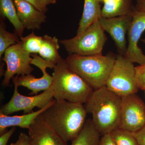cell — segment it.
Here are the masks:
<instances>
[{"label":"cell","instance_id":"6","mask_svg":"<svg viewBox=\"0 0 145 145\" xmlns=\"http://www.w3.org/2000/svg\"><path fill=\"white\" fill-rule=\"evenodd\" d=\"M105 86L121 97L137 93L139 88L133 63L123 55H117Z\"/></svg>","mask_w":145,"mask_h":145},{"label":"cell","instance_id":"28","mask_svg":"<svg viewBox=\"0 0 145 145\" xmlns=\"http://www.w3.org/2000/svg\"><path fill=\"white\" fill-rule=\"evenodd\" d=\"M99 145H116L114 144L110 133L102 135Z\"/></svg>","mask_w":145,"mask_h":145},{"label":"cell","instance_id":"14","mask_svg":"<svg viewBox=\"0 0 145 145\" xmlns=\"http://www.w3.org/2000/svg\"><path fill=\"white\" fill-rule=\"evenodd\" d=\"M18 17L25 29L36 30L41 28L42 24L46 21V16L24 0H13Z\"/></svg>","mask_w":145,"mask_h":145},{"label":"cell","instance_id":"18","mask_svg":"<svg viewBox=\"0 0 145 145\" xmlns=\"http://www.w3.org/2000/svg\"><path fill=\"white\" fill-rule=\"evenodd\" d=\"M0 14L1 18H7L13 25L19 37H23L25 28L18 17L13 0H0Z\"/></svg>","mask_w":145,"mask_h":145},{"label":"cell","instance_id":"17","mask_svg":"<svg viewBox=\"0 0 145 145\" xmlns=\"http://www.w3.org/2000/svg\"><path fill=\"white\" fill-rule=\"evenodd\" d=\"M102 8V17L111 18L131 14L134 6L132 0H119L114 1H106Z\"/></svg>","mask_w":145,"mask_h":145},{"label":"cell","instance_id":"23","mask_svg":"<svg viewBox=\"0 0 145 145\" xmlns=\"http://www.w3.org/2000/svg\"><path fill=\"white\" fill-rule=\"evenodd\" d=\"M116 145H139L133 133L118 128L110 133Z\"/></svg>","mask_w":145,"mask_h":145},{"label":"cell","instance_id":"34","mask_svg":"<svg viewBox=\"0 0 145 145\" xmlns=\"http://www.w3.org/2000/svg\"><path fill=\"white\" fill-rule=\"evenodd\" d=\"M144 94H145V90H144Z\"/></svg>","mask_w":145,"mask_h":145},{"label":"cell","instance_id":"2","mask_svg":"<svg viewBox=\"0 0 145 145\" xmlns=\"http://www.w3.org/2000/svg\"><path fill=\"white\" fill-rule=\"evenodd\" d=\"M121 101V97L105 86L93 90L84 104L101 135L110 133L119 128Z\"/></svg>","mask_w":145,"mask_h":145},{"label":"cell","instance_id":"22","mask_svg":"<svg viewBox=\"0 0 145 145\" xmlns=\"http://www.w3.org/2000/svg\"><path fill=\"white\" fill-rule=\"evenodd\" d=\"M22 47L30 54L39 53L42 43V36H37L34 32L20 39Z\"/></svg>","mask_w":145,"mask_h":145},{"label":"cell","instance_id":"12","mask_svg":"<svg viewBox=\"0 0 145 145\" xmlns=\"http://www.w3.org/2000/svg\"><path fill=\"white\" fill-rule=\"evenodd\" d=\"M133 20L131 14L111 18L101 17L99 20L101 27L114 40L119 54L124 55L127 49L126 35Z\"/></svg>","mask_w":145,"mask_h":145},{"label":"cell","instance_id":"10","mask_svg":"<svg viewBox=\"0 0 145 145\" xmlns=\"http://www.w3.org/2000/svg\"><path fill=\"white\" fill-rule=\"evenodd\" d=\"M31 55L32 58L31 64L40 69L42 72V76L40 78H36L31 74L21 75L20 77L18 76L17 83L19 86L24 87L31 90L29 95H36L40 91L47 90L51 86L52 76L47 72L46 69H53L56 64L44 59L36 54H31Z\"/></svg>","mask_w":145,"mask_h":145},{"label":"cell","instance_id":"25","mask_svg":"<svg viewBox=\"0 0 145 145\" xmlns=\"http://www.w3.org/2000/svg\"><path fill=\"white\" fill-rule=\"evenodd\" d=\"M16 129V127H12L9 130L1 135L0 145H7L8 140L15 132Z\"/></svg>","mask_w":145,"mask_h":145},{"label":"cell","instance_id":"29","mask_svg":"<svg viewBox=\"0 0 145 145\" xmlns=\"http://www.w3.org/2000/svg\"><path fill=\"white\" fill-rule=\"evenodd\" d=\"M27 2L30 3L34 7L42 12L45 13L47 11V7L43 6L40 2V0H24Z\"/></svg>","mask_w":145,"mask_h":145},{"label":"cell","instance_id":"15","mask_svg":"<svg viewBox=\"0 0 145 145\" xmlns=\"http://www.w3.org/2000/svg\"><path fill=\"white\" fill-rule=\"evenodd\" d=\"M54 99L43 108L22 115L9 116L0 112V135L4 133L9 127H18L28 129L39 115L54 103Z\"/></svg>","mask_w":145,"mask_h":145},{"label":"cell","instance_id":"9","mask_svg":"<svg viewBox=\"0 0 145 145\" xmlns=\"http://www.w3.org/2000/svg\"><path fill=\"white\" fill-rule=\"evenodd\" d=\"M4 54L2 60L7 65L2 82L4 86L9 85L10 80L15 75H29L34 71L31 66V54L23 49L20 42L8 47Z\"/></svg>","mask_w":145,"mask_h":145},{"label":"cell","instance_id":"31","mask_svg":"<svg viewBox=\"0 0 145 145\" xmlns=\"http://www.w3.org/2000/svg\"><path fill=\"white\" fill-rule=\"evenodd\" d=\"M42 5L45 7L51 4H54L57 2V0H40Z\"/></svg>","mask_w":145,"mask_h":145},{"label":"cell","instance_id":"24","mask_svg":"<svg viewBox=\"0 0 145 145\" xmlns=\"http://www.w3.org/2000/svg\"><path fill=\"white\" fill-rule=\"evenodd\" d=\"M136 79L139 89L145 90V64L135 67Z\"/></svg>","mask_w":145,"mask_h":145},{"label":"cell","instance_id":"30","mask_svg":"<svg viewBox=\"0 0 145 145\" xmlns=\"http://www.w3.org/2000/svg\"><path fill=\"white\" fill-rule=\"evenodd\" d=\"M134 8L137 11L145 13V0H137Z\"/></svg>","mask_w":145,"mask_h":145},{"label":"cell","instance_id":"13","mask_svg":"<svg viewBox=\"0 0 145 145\" xmlns=\"http://www.w3.org/2000/svg\"><path fill=\"white\" fill-rule=\"evenodd\" d=\"M41 114L28 129L30 145H68Z\"/></svg>","mask_w":145,"mask_h":145},{"label":"cell","instance_id":"20","mask_svg":"<svg viewBox=\"0 0 145 145\" xmlns=\"http://www.w3.org/2000/svg\"><path fill=\"white\" fill-rule=\"evenodd\" d=\"M60 46L58 39L56 37H51L48 35L42 36V43L39 54L44 59L57 63L61 59L59 54Z\"/></svg>","mask_w":145,"mask_h":145},{"label":"cell","instance_id":"7","mask_svg":"<svg viewBox=\"0 0 145 145\" xmlns=\"http://www.w3.org/2000/svg\"><path fill=\"white\" fill-rule=\"evenodd\" d=\"M19 75L13 77L12 82L14 85L13 94L10 101L1 107L0 112L9 115L14 112L23 111L24 114L32 112L33 109L37 107L40 109L46 106L53 101V89L50 86L47 90L42 93L32 96L21 95L18 91L17 80Z\"/></svg>","mask_w":145,"mask_h":145},{"label":"cell","instance_id":"27","mask_svg":"<svg viewBox=\"0 0 145 145\" xmlns=\"http://www.w3.org/2000/svg\"><path fill=\"white\" fill-rule=\"evenodd\" d=\"M10 145H30L28 135L24 133H21L16 142L11 143Z\"/></svg>","mask_w":145,"mask_h":145},{"label":"cell","instance_id":"3","mask_svg":"<svg viewBox=\"0 0 145 145\" xmlns=\"http://www.w3.org/2000/svg\"><path fill=\"white\" fill-rule=\"evenodd\" d=\"M53 69L51 86L54 99L57 101L85 103L94 89L72 70L62 58Z\"/></svg>","mask_w":145,"mask_h":145},{"label":"cell","instance_id":"11","mask_svg":"<svg viewBox=\"0 0 145 145\" xmlns=\"http://www.w3.org/2000/svg\"><path fill=\"white\" fill-rule=\"evenodd\" d=\"M131 14L133 20L127 32L128 44L124 57L133 63L144 64L145 55L138 46V43L145 30V13L137 11L134 7Z\"/></svg>","mask_w":145,"mask_h":145},{"label":"cell","instance_id":"26","mask_svg":"<svg viewBox=\"0 0 145 145\" xmlns=\"http://www.w3.org/2000/svg\"><path fill=\"white\" fill-rule=\"evenodd\" d=\"M139 145H145V125L137 132L133 133Z\"/></svg>","mask_w":145,"mask_h":145},{"label":"cell","instance_id":"32","mask_svg":"<svg viewBox=\"0 0 145 145\" xmlns=\"http://www.w3.org/2000/svg\"><path fill=\"white\" fill-rule=\"evenodd\" d=\"M142 41L143 43L145 44V39H142Z\"/></svg>","mask_w":145,"mask_h":145},{"label":"cell","instance_id":"4","mask_svg":"<svg viewBox=\"0 0 145 145\" xmlns=\"http://www.w3.org/2000/svg\"><path fill=\"white\" fill-rule=\"evenodd\" d=\"M116 57L112 52L106 55L72 54L65 60L71 68L96 90L105 86Z\"/></svg>","mask_w":145,"mask_h":145},{"label":"cell","instance_id":"19","mask_svg":"<svg viewBox=\"0 0 145 145\" xmlns=\"http://www.w3.org/2000/svg\"><path fill=\"white\" fill-rule=\"evenodd\" d=\"M101 135L91 119H88L80 133L71 141V145H99Z\"/></svg>","mask_w":145,"mask_h":145},{"label":"cell","instance_id":"33","mask_svg":"<svg viewBox=\"0 0 145 145\" xmlns=\"http://www.w3.org/2000/svg\"><path fill=\"white\" fill-rule=\"evenodd\" d=\"M99 1H103V2H104L105 1V0H99Z\"/></svg>","mask_w":145,"mask_h":145},{"label":"cell","instance_id":"5","mask_svg":"<svg viewBox=\"0 0 145 145\" xmlns=\"http://www.w3.org/2000/svg\"><path fill=\"white\" fill-rule=\"evenodd\" d=\"M99 20L93 23L82 34L72 39L61 40L59 43L69 55H101L107 38Z\"/></svg>","mask_w":145,"mask_h":145},{"label":"cell","instance_id":"1","mask_svg":"<svg viewBox=\"0 0 145 145\" xmlns=\"http://www.w3.org/2000/svg\"><path fill=\"white\" fill-rule=\"evenodd\" d=\"M87 113L83 104L54 99V103L41 114L50 126L68 142L80 133Z\"/></svg>","mask_w":145,"mask_h":145},{"label":"cell","instance_id":"8","mask_svg":"<svg viewBox=\"0 0 145 145\" xmlns=\"http://www.w3.org/2000/svg\"><path fill=\"white\" fill-rule=\"evenodd\" d=\"M145 125V104L135 94L121 97L119 128L135 133Z\"/></svg>","mask_w":145,"mask_h":145},{"label":"cell","instance_id":"16","mask_svg":"<svg viewBox=\"0 0 145 145\" xmlns=\"http://www.w3.org/2000/svg\"><path fill=\"white\" fill-rule=\"evenodd\" d=\"M99 0H84V10L77 34H82L88 27L102 17V8Z\"/></svg>","mask_w":145,"mask_h":145},{"label":"cell","instance_id":"21","mask_svg":"<svg viewBox=\"0 0 145 145\" xmlns=\"http://www.w3.org/2000/svg\"><path fill=\"white\" fill-rule=\"evenodd\" d=\"M3 18H1L0 24V58L9 47L20 41L21 39L17 33H11L7 31L5 24Z\"/></svg>","mask_w":145,"mask_h":145}]
</instances>
